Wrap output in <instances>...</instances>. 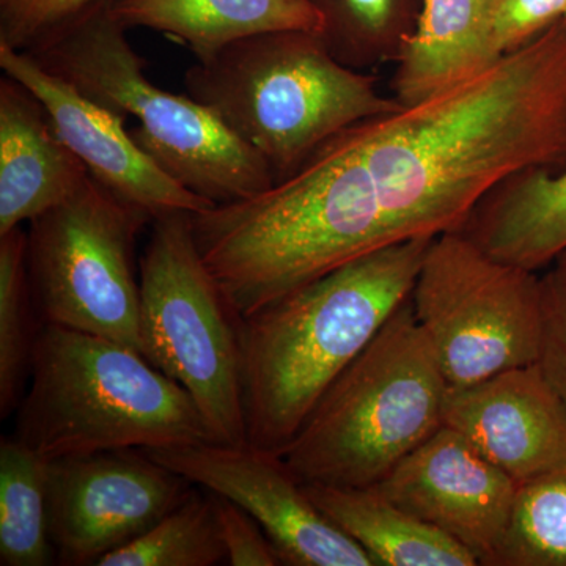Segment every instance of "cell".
<instances>
[{"instance_id":"cell-7","label":"cell","mask_w":566,"mask_h":566,"mask_svg":"<svg viewBox=\"0 0 566 566\" xmlns=\"http://www.w3.org/2000/svg\"><path fill=\"white\" fill-rule=\"evenodd\" d=\"M139 281L142 353L191 395L212 441L248 444L237 319L193 240L191 212L153 219Z\"/></svg>"},{"instance_id":"cell-24","label":"cell","mask_w":566,"mask_h":566,"mask_svg":"<svg viewBox=\"0 0 566 566\" xmlns=\"http://www.w3.org/2000/svg\"><path fill=\"white\" fill-rule=\"evenodd\" d=\"M493 566H566V463L521 485Z\"/></svg>"},{"instance_id":"cell-21","label":"cell","mask_w":566,"mask_h":566,"mask_svg":"<svg viewBox=\"0 0 566 566\" xmlns=\"http://www.w3.org/2000/svg\"><path fill=\"white\" fill-rule=\"evenodd\" d=\"M323 18L327 50L349 69L395 62L415 32L423 0H308Z\"/></svg>"},{"instance_id":"cell-6","label":"cell","mask_w":566,"mask_h":566,"mask_svg":"<svg viewBox=\"0 0 566 566\" xmlns=\"http://www.w3.org/2000/svg\"><path fill=\"white\" fill-rule=\"evenodd\" d=\"M126 31L107 0L25 52L104 109L136 118L134 142L189 191L216 205L268 191L274 177L262 156L203 104L151 84Z\"/></svg>"},{"instance_id":"cell-28","label":"cell","mask_w":566,"mask_h":566,"mask_svg":"<svg viewBox=\"0 0 566 566\" xmlns=\"http://www.w3.org/2000/svg\"><path fill=\"white\" fill-rule=\"evenodd\" d=\"M214 495L216 517L227 560L232 566L282 565L277 551L260 524L229 499Z\"/></svg>"},{"instance_id":"cell-4","label":"cell","mask_w":566,"mask_h":566,"mask_svg":"<svg viewBox=\"0 0 566 566\" xmlns=\"http://www.w3.org/2000/svg\"><path fill=\"white\" fill-rule=\"evenodd\" d=\"M185 88L262 156L274 182L349 126L403 107L379 91L374 74L338 62L311 31L229 44L196 61L185 73Z\"/></svg>"},{"instance_id":"cell-27","label":"cell","mask_w":566,"mask_h":566,"mask_svg":"<svg viewBox=\"0 0 566 566\" xmlns=\"http://www.w3.org/2000/svg\"><path fill=\"white\" fill-rule=\"evenodd\" d=\"M566 0H490L491 41L499 57L521 50L564 21Z\"/></svg>"},{"instance_id":"cell-9","label":"cell","mask_w":566,"mask_h":566,"mask_svg":"<svg viewBox=\"0 0 566 566\" xmlns=\"http://www.w3.org/2000/svg\"><path fill=\"white\" fill-rule=\"evenodd\" d=\"M411 304L449 387L536 363L539 275L499 262L461 233L428 245Z\"/></svg>"},{"instance_id":"cell-14","label":"cell","mask_w":566,"mask_h":566,"mask_svg":"<svg viewBox=\"0 0 566 566\" xmlns=\"http://www.w3.org/2000/svg\"><path fill=\"white\" fill-rule=\"evenodd\" d=\"M444 424L520 485L566 463V406L536 364L449 387Z\"/></svg>"},{"instance_id":"cell-11","label":"cell","mask_w":566,"mask_h":566,"mask_svg":"<svg viewBox=\"0 0 566 566\" xmlns=\"http://www.w3.org/2000/svg\"><path fill=\"white\" fill-rule=\"evenodd\" d=\"M142 452L192 485L241 506L271 539L282 565L375 566L308 497L282 457L251 444L221 442Z\"/></svg>"},{"instance_id":"cell-8","label":"cell","mask_w":566,"mask_h":566,"mask_svg":"<svg viewBox=\"0 0 566 566\" xmlns=\"http://www.w3.org/2000/svg\"><path fill=\"white\" fill-rule=\"evenodd\" d=\"M153 218L92 175L29 222L25 263L41 324L111 338L142 353L137 237Z\"/></svg>"},{"instance_id":"cell-29","label":"cell","mask_w":566,"mask_h":566,"mask_svg":"<svg viewBox=\"0 0 566 566\" xmlns=\"http://www.w3.org/2000/svg\"><path fill=\"white\" fill-rule=\"evenodd\" d=\"M565 20H566V17H565Z\"/></svg>"},{"instance_id":"cell-15","label":"cell","mask_w":566,"mask_h":566,"mask_svg":"<svg viewBox=\"0 0 566 566\" xmlns=\"http://www.w3.org/2000/svg\"><path fill=\"white\" fill-rule=\"evenodd\" d=\"M88 175L52 128L40 99L6 74L0 80V237L65 202Z\"/></svg>"},{"instance_id":"cell-10","label":"cell","mask_w":566,"mask_h":566,"mask_svg":"<svg viewBox=\"0 0 566 566\" xmlns=\"http://www.w3.org/2000/svg\"><path fill=\"white\" fill-rule=\"evenodd\" d=\"M192 483L144 452L115 450L50 463V536L61 565H98L181 504Z\"/></svg>"},{"instance_id":"cell-1","label":"cell","mask_w":566,"mask_h":566,"mask_svg":"<svg viewBox=\"0 0 566 566\" xmlns=\"http://www.w3.org/2000/svg\"><path fill=\"white\" fill-rule=\"evenodd\" d=\"M566 167V20L423 102L349 126L268 191L192 214L245 318L349 260L458 232L510 175Z\"/></svg>"},{"instance_id":"cell-2","label":"cell","mask_w":566,"mask_h":566,"mask_svg":"<svg viewBox=\"0 0 566 566\" xmlns=\"http://www.w3.org/2000/svg\"><path fill=\"white\" fill-rule=\"evenodd\" d=\"M431 241L365 253L237 319L248 444L281 457L331 382L411 297Z\"/></svg>"},{"instance_id":"cell-26","label":"cell","mask_w":566,"mask_h":566,"mask_svg":"<svg viewBox=\"0 0 566 566\" xmlns=\"http://www.w3.org/2000/svg\"><path fill=\"white\" fill-rule=\"evenodd\" d=\"M107 0H0V44L28 51L55 29Z\"/></svg>"},{"instance_id":"cell-5","label":"cell","mask_w":566,"mask_h":566,"mask_svg":"<svg viewBox=\"0 0 566 566\" xmlns=\"http://www.w3.org/2000/svg\"><path fill=\"white\" fill-rule=\"evenodd\" d=\"M447 392L409 297L331 382L282 460L303 483L378 485L444 424Z\"/></svg>"},{"instance_id":"cell-22","label":"cell","mask_w":566,"mask_h":566,"mask_svg":"<svg viewBox=\"0 0 566 566\" xmlns=\"http://www.w3.org/2000/svg\"><path fill=\"white\" fill-rule=\"evenodd\" d=\"M223 560L214 495L192 490L155 526L112 551L96 566H214Z\"/></svg>"},{"instance_id":"cell-23","label":"cell","mask_w":566,"mask_h":566,"mask_svg":"<svg viewBox=\"0 0 566 566\" xmlns=\"http://www.w3.org/2000/svg\"><path fill=\"white\" fill-rule=\"evenodd\" d=\"M28 232L21 227L0 237V415L18 409L31 375L35 326L31 282L25 263Z\"/></svg>"},{"instance_id":"cell-17","label":"cell","mask_w":566,"mask_h":566,"mask_svg":"<svg viewBox=\"0 0 566 566\" xmlns=\"http://www.w3.org/2000/svg\"><path fill=\"white\" fill-rule=\"evenodd\" d=\"M109 10L123 28L163 33L196 61L262 33L323 31L308 0H109Z\"/></svg>"},{"instance_id":"cell-3","label":"cell","mask_w":566,"mask_h":566,"mask_svg":"<svg viewBox=\"0 0 566 566\" xmlns=\"http://www.w3.org/2000/svg\"><path fill=\"white\" fill-rule=\"evenodd\" d=\"M14 439L44 460L214 442L191 395L139 352L41 324Z\"/></svg>"},{"instance_id":"cell-16","label":"cell","mask_w":566,"mask_h":566,"mask_svg":"<svg viewBox=\"0 0 566 566\" xmlns=\"http://www.w3.org/2000/svg\"><path fill=\"white\" fill-rule=\"evenodd\" d=\"M488 255L528 271L566 249V167L510 175L480 200L458 230Z\"/></svg>"},{"instance_id":"cell-13","label":"cell","mask_w":566,"mask_h":566,"mask_svg":"<svg viewBox=\"0 0 566 566\" xmlns=\"http://www.w3.org/2000/svg\"><path fill=\"white\" fill-rule=\"evenodd\" d=\"M0 66L40 99L63 144L123 202L147 211L153 219L174 211L197 214L216 207L164 172L134 142L123 118L44 70L28 52L0 44Z\"/></svg>"},{"instance_id":"cell-19","label":"cell","mask_w":566,"mask_h":566,"mask_svg":"<svg viewBox=\"0 0 566 566\" xmlns=\"http://www.w3.org/2000/svg\"><path fill=\"white\" fill-rule=\"evenodd\" d=\"M305 493L352 536L375 566H476L452 538L390 501L378 485L327 486L304 483Z\"/></svg>"},{"instance_id":"cell-25","label":"cell","mask_w":566,"mask_h":566,"mask_svg":"<svg viewBox=\"0 0 566 566\" xmlns=\"http://www.w3.org/2000/svg\"><path fill=\"white\" fill-rule=\"evenodd\" d=\"M536 365L566 406V249L539 275Z\"/></svg>"},{"instance_id":"cell-20","label":"cell","mask_w":566,"mask_h":566,"mask_svg":"<svg viewBox=\"0 0 566 566\" xmlns=\"http://www.w3.org/2000/svg\"><path fill=\"white\" fill-rule=\"evenodd\" d=\"M44 460L18 439L0 441V565L46 566L52 547Z\"/></svg>"},{"instance_id":"cell-18","label":"cell","mask_w":566,"mask_h":566,"mask_svg":"<svg viewBox=\"0 0 566 566\" xmlns=\"http://www.w3.org/2000/svg\"><path fill=\"white\" fill-rule=\"evenodd\" d=\"M501 59L491 41L490 0H423L415 32L395 61L394 98L412 106Z\"/></svg>"},{"instance_id":"cell-12","label":"cell","mask_w":566,"mask_h":566,"mask_svg":"<svg viewBox=\"0 0 566 566\" xmlns=\"http://www.w3.org/2000/svg\"><path fill=\"white\" fill-rule=\"evenodd\" d=\"M378 488L406 512L464 546L479 565L493 566L521 485L442 424Z\"/></svg>"}]
</instances>
